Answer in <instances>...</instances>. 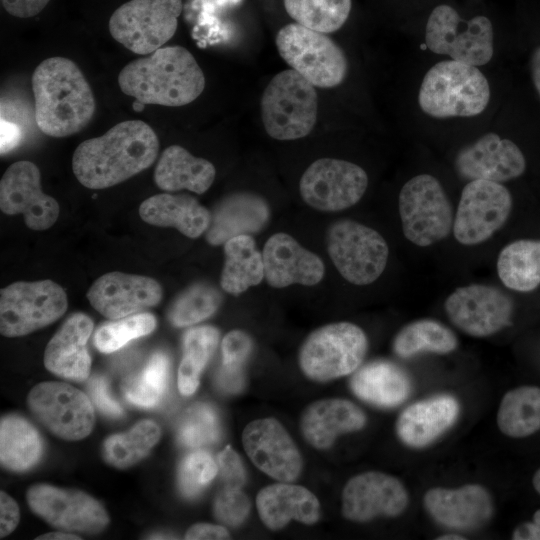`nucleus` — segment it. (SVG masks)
<instances>
[{
  "mask_svg": "<svg viewBox=\"0 0 540 540\" xmlns=\"http://www.w3.org/2000/svg\"><path fill=\"white\" fill-rule=\"evenodd\" d=\"M412 24L431 54L482 68L494 61L496 14L482 0H435Z\"/></svg>",
  "mask_w": 540,
  "mask_h": 540,
  "instance_id": "nucleus-1",
  "label": "nucleus"
},
{
  "mask_svg": "<svg viewBox=\"0 0 540 540\" xmlns=\"http://www.w3.org/2000/svg\"><path fill=\"white\" fill-rule=\"evenodd\" d=\"M484 69L446 58L434 62L416 86V110L433 124L473 123L486 116L495 88Z\"/></svg>",
  "mask_w": 540,
  "mask_h": 540,
  "instance_id": "nucleus-2",
  "label": "nucleus"
},
{
  "mask_svg": "<svg viewBox=\"0 0 540 540\" xmlns=\"http://www.w3.org/2000/svg\"><path fill=\"white\" fill-rule=\"evenodd\" d=\"M158 150V137L149 124L123 121L103 135L80 143L73 154L72 168L83 186L105 189L150 167Z\"/></svg>",
  "mask_w": 540,
  "mask_h": 540,
  "instance_id": "nucleus-3",
  "label": "nucleus"
},
{
  "mask_svg": "<svg viewBox=\"0 0 540 540\" xmlns=\"http://www.w3.org/2000/svg\"><path fill=\"white\" fill-rule=\"evenodd\" d=\"M35 122L51 137L78 133L92 120L95 99L80 68L70 59L43 60L32 75Z\"/></svg>",
  "mask_w": 540,
  "mask_h": 540,
  "instance_id": "nucleus-4",
  "label": "nucleus"
},
{
  "mask_svg": "<svg viewBox=\"0 0 540 540\" xmlns=\"http://www.w3.org/2000/svg\"><path fill=\"white\" fill-rule=\"evenodd\" d=\"M118 84L124 94L141 104L179 107L201 95L205 76L186 48L165 46L125 65Z\"/></svg>",
  "mask_w": 540,
  "mask_h": 540,
  "instance_id": "nucleus-5",
  "label": "nucleus"
},
{
  "mask_svg": "<svg viewBox=\"0 0 540 540\" xmlns=\"http://www.w3.org/2000/svg\"><path fill=\"white\" fill-rule=\"evenodd\" d=\"M261 118L267 134L276 140L307 136L318 115V95L307 79L293 69L275 75L265 88Z\"/></svg>",
  "mask_w": 540,
  "mask_h": 540,
  "instance_id": "nucleus-6",
  "label": "nucleus"
},
{
  "mask_svg": "<svg viewBox=\"0 0 540 540\" xmlns=\"http://www.w3.org/2000/svg\"><path fill=\"white\" fill-rule=\"evenodd\" d=\"M275 42L282 59L312 85L333 88L346 79L347 57L325 33L291 23L279 30Z\"/></svg>",
  "mask_w": 540,
  "mask_h": 540,
  "instance_id": "nucleus-7",
  "label": "nucleus"
},
{
  "mask_svg": "<svg viewBox=\"0 0 540 540\" xmlns=\"http://www.w3.org/2000/svg\"><path fill=\"white\" fill-rule=\"evenodd\" d=\"M368 349L364 331L350 322H337L313 331L299 351L302 372L314 381H329L353 373Z\"/></svg>",
  "mask_w": 540,
  "mask_h": 540,
  "instance_id": "nucleus-8",
  "label": "nucleus"
},
{
  "mask_svg": "<svg viewBox=\"0 0 540 540\" xmlns=\"http://www.w3.org/2000/svg\"><path fill=\"white\" fill-rule=\"evenodd\" d=\"M398 208L404 236L417 246L435 244L453 230L452 205L441 182L431 174H417L402 186Z\"/></svg>",
  "mask_w": 540,
  "mask_h": 540,
  "instance_id": "nucleus-9",
  "label": "nucleus"
},
{
  "mask_svg": "<svg viewBox=\"0 0 540 540\" xmlns=\"http://www.w3.org/2000/svg\"><path fill=\"white\" fill-rule=\"evenodd\" d=\"M182 0H130L111 15V36L131 52L148 55L175 34Z\"/></svg>",
  "mask_w": 540,
  "mask_h": 540,
  "instance_id": "nucleus-10",
  "label": "nucleus"
},
{
  "mask_svg": "<svg viewBox=\"0 0 540 540\" xmlns=\"http://www.w3.org/2000/svg\"><path fill=\"white\" fill-rule=\"evenodd\" d=\"M67 306L65 291L52 280L12 283L1 289V334L6 337L30 334L59 319Z\"/></svg>",
  "mask_w": 540,
  "mask_h": 540,
  "instance_id": "nucleus-11",
  "label": "nucleus"
},
{
  "mask_svg": "<svg viewBox=\"0 0 540 540\" xmlns=\"http://www.w3.org/2000/svg\"><path fill=\"white\" fill-rule=\"evenodd\" d=\"M328 254L344 279L368 285L383 273L389 248L374 229L353 220H339L327 232Z\"/></svg>",
  "mask_w": 540,
  "mask_h": 540,
  "instance_id": "nucleus-12",
  "label": "nucleus"
},
{
  "mask_svg": "<svg viewBox=\"0 0 540 540\" xmlns=\"http://www.w3.org/2000/svg\"><path fill=\"white\" fill-rule=\"evenodd\" d=\"M513 200L503 183L471 180L463 187L453 222L455 239L462 245L480 244L507 221Z\"/></svg>",
  "mask_w": 540,
  "mask_h": 540,
  "instance_id": "nucleus-13",
  "label": "nucleus"
},
{
  "mask_svg": "<svg viewBox=\"0 0 540 540\" xmlns=\"http://www.w3.org/2000/svg\"><path fill=\"white\" fill-rule=\"evenodd\" d=\"M368 187V175L359 165L341 159L321 158L303 173L299 190L310 207L336 212L360 201Z\"/></svg>",
  "mask_w": 540,
  "mask_h": 540,
  "instance_id": "nucleus-14",
  "label": "nucleus"
},
{
  "mask_svg": "<svg viewBox=\"0 0 540 540\" xmlns=\"http://www.w3.org/2000/svg\"><path fill=\"white\" fill-rule=\"evenodd\" d=\"M30 411L51 433L64 440H80L90 434L95 417L89 397L62 382H42L29 392Z\"/></svg>",
  "mask_w": 540,
  "mask_h": 540,
  "instance_id": "nucleus-15",
  "label": "nucleus"
},
{
  "mask_svg": "<svg viewBox=\"0 0 540 540\" xmlns=\"http://www.w3.org/2000/svg\"><path fill=\"white\" fill-rule=\"evenodd\" d=\"M26 499L36 515L63 531L97 534L109 523L102 504L80 490L37 484L27 491Z\"/></svg>",
  "mask_w": 540,
  "mask_h": 540,
  "instance_id": "nucleus-16",
  "label": "nucleus"
},
{
  "mask_svg": "<svg viewBox=\"0 0 540 540\" xmlns=\"http://www.w3.org/2000/svg\"><path fill=\"white\" fill-rule=\"evenodd\" d=\"M445 312L454 326L473 337L491 336L510 324L512 299L497 287L471 284L446 299Z\"/></svg>",
  "mask_w": 540,
  "mask_h": 540,
  "instance_id": "nucleus-17",
  "label": "nucleus"
},
{
  "mask_svg": "<svg viewBox=\"0 0 540 540\" xmlns=\"http://www.w3.org/2000/svg\"><path fill=\"white\" fill-rule=\"evenodd\" d=\"M453 165L457 175L464 180L503 183L520 177L527 163L522 150L513 140L488 131L460 148Z\"/></svg>",
  "mask_w": 540,
  "mask_h": 540,
  "instance_id": "nucleus-18",
  "label": "nucleus"
},
{
  "mask_svg": "<svg viewBox=\"0 0 540 540\" xmlns=\"http://www.w3.org/2000/svg\"><path fill=\"white\" fill-rule=\"evenodd\" d=\"M0 208L8 215L22 214L32 230H46L57 220L58 202L45 194L36 164L22 160L11 164L0 181Z\"/></svg>",
  "mask_w": 540,
  "mask_h": 540,
  "instance_id": "nucleus-19",
  "label": "nucleus"
},
{
  "mask_svg": "<svg viewBox=\"0 0 540 540\" xmlns=\"http://www.w3.org/2000/svg\"><path fill=\"white\" fill-rule=\"evenodd\" d=\"M408 492L397 478L378 471L352 477L342 492V514L366 522L377 516L396 517L408 506Z\"/></svg>",
  "mask_w": 540,
  "mask_h": 540,
  "instance_id": "nucleus-20",
  "label": "nucleus"
},
{
  "mask_svg": "<svg viewBox=\"0 0 540 540\" xmlns=\"http://www.w3.org/2000/svg\"><path fill=\"white\" fill-rule=\"evenodd\" d=\"M242 442L253 464L272 478L291 482L299 476L302 469L300 452L276 419L250 422L242 433Z\"/></svg>",
  "mask_w": 540,
  "mask_h": 540,
  "instance_id": "nucleus-21",
  "label": "nucleus"
},
{
  "mask_svg": "<svg viewBox=\"0 0 540 540\" xmlns=\"http://www.w3.org/2000/svg\"><path fill=\"white\" fill-rule=\"evenodd\" d=\"M162 294L153 278L113 271L99 277L86 296L100 314L120 319L156 306Z\"/></svg>",
  "mask_w": 540,
  "mask_h": 540,
  "instance_id": "nucleus-22",
  "label": "nucleus"
},
{
  "mask_svg": "<svg viewBox=\"0 0 540 540\" xmlns=\"http://www.w3.org/2000/svg\"><path fill=\"white\" fill-rule=\"evenodd\" d=\"M424 507L437 523L456 530L481 527L494 512L491 495L478 484L429 489L424 495Z\"/></svg>",
  "mask_w": 540,
  "mask_h": 540,
  "instance_id": "nucleus-23",
  "label": "nucleus"
},
{
  "mask_svg": "<svg viewBox=\"0 0 540 540\" xmlns=\"http://www.w3.org/2000/svg\"><path fill=\"white\" fill-rule=\"evenodd\" d=\"M264 278L274 288L292 284L312 286L324 276V264L292 236L276 233L268 238L263 252Z\"/></svg>",
  "mask_w": 540,
  "mask_h": 540,
  "instance_id": "nucleus-24",
  "label": "nucleus"
},
{
  "mask_svg": "<svg viewBox=\"0 0 540 540\" xmlns=\"http://www.w3.org/2000/svg\"><path fill=\"white\" fill-rule=\"evenodd\" d=\"M93 322L83 313L71 315L46 346L44 365L50 372L74 381L88 378L91 357L86 344Z\"/></svg>",
  "mask_w": 540,
  "mask_h": 540,
  "instance_id": "nucleus-25",
  "label": "nucleus"
},
{
  "mask_svg": "<svg viewBox=\"0 0 540 540\" xmlns=\"http://www.w3.org/2000/svg\"><path fill=\"white\" fill-rule=\"evenodd\" d=\"M459 411L457 399L449 394L420 400L408 406L398 417L397 435L409 447H426L453 426Z\"/></svg>",
  "mask_w": 540,
  "mask_h": 540,
  "instance_id": "nucleus-26",
  "label": "nucleus"
},
{
  "mask_svg": "<svg viewBox=\"0 0 540 540\" xmlns=\"http://www.w3.org/2000/svg\"><path fill=\"white\" fill-rule=\"evenodd\" d=\"M266 201L250 192H236L223 198L211 214L206 240L217 246L240 235L261 231L269 220Z\"/></svg>",
  "mask_w": 540,
  "mask_h": 540,
  "instance_id": "nucleus-27",
  "label": "nucleus"
},
{
  "mask_svg": "<svg viewBox=\"0 0 540 540\" xmlns=\"http://www.w3.org/2000/svg\"><path fill=\"white\" fill-rule=\"evenodd\" d=\"M365 413L353 402L322 399L310 404L302 413L300 427L305 439L317 449H327L345 433L361 430Z\"/></svg>",
  "mask_w": 540,
  "mask_h": 540,
  "instance_id": "nucleus-28",
  "label": "nucleus"
},
{
  "mask_svg": "<svg viewBox=\"0 0 540 540\" xmlns=\"http://www.w3.org/2000/svg\"><path fill=\"white\" fill-rule=\"evenodd\" d=\"M256 506L261 521L271 530H279L291 520L311 525L320 516L319 500L310 490L285 482L261 489Z\"/></svg>",
  "mask_w": 540,
  "mask_h": 540,
  "instance_id": "nucleus-29",
  "label": "nucleus"
},
{
  "mask_svg": "<svg viewBox=\"0 0 540 540\" xmlns=\"http://www.w3.org/2000/svg\"><path fill=\"white\" fill-rule=\"evenodd\" d=\"M139 214L146 223L160 227H174L183 235L197 238L207 231L211 213L194 197L167 193L144 200Z\"/></svg>",
  "mask_w": 540,
  "mask_h": 540,
  "instance_id": "nucleus-30",
  "label": "nucleus"
},
{
  "mask_svg": "<svg viewBox=\"0 0 540 540\" xmlns=\"http://www.w3.org/2000/svg\"><path fill=\"white\" fill-rule=\"evenodd\" d=\"M350 387L358 398L385 408L402 404L412 389L407 373L387 360L372 361L358 369Z\"/></svg>",
  "mask_w": 540,
  "mask_h": 540,
  "instance_id": "nucleus-31",
  "label": "nucleus"
},
{
  "mask_svg": "<svg viewBox=\"0 0 540 540\" xmlns=\"http://www.w3.org/2000/svg\"><path fill=\"white\" fill-rule=\"evenodd\" d=\"M215 175V167L210 161L193 156L182 146L171 145L158 160L154 181L164 191L186 189L203 194L213 184Z\"/></svg>",
  "mask_w": 540,
  "mask_h": 540,
  "instance_id": "nucleus-32",
  "label": "nucleus"
},
{
  "mask_svg": "<svg viewBox=\"0 0 540 540\" xmlns=\"http://www.w3.org/2000/svg\"><path fill=\"white\" fill-rule=\"evenodd\" d=\"M224 254L220 285L225 292L239 295L264 279L263 257L250 235H240L226 241Z\"/></svg>",
  "mask_w": 540,
  "mask_h": 540,
  "instance_id": "nucleus-33",
  "label": "nucleus"
},
{
  "mask_svg": "<svg viewBox=\"0 0 540 540\" xmlns=\"http://www.w3.org/2000/svg\"><path fill=\"white\" fill-rule=\"evenodd\" d=\"M43 443L38 431L26 419L7 415L0 423V461L10 471H26L39 461Z\"/></svg>",
  "mask_w": 540,
  "mask_h": 540,
  "instance_id": "nucleus-34",
  "label": "nucleus"
},
{
  "mask_svg": "<svg viewBox=\"0 0 540 540\" xmlns=\"http://www.w3.org/2000/svg\"><path fill=\"white\" fill-rule=\"evenodd\" d=\"M497 273L509 289H536L540 285V240L521 239L505 246L497 259Z\"/></svg>",
  "mask_w": 540,
  "mask_h": 540,
  "instance_id": "nucleus-35",
  "label": "nucleus"
},
{
  "mask_svg": "<svg viewBox=\"0 0 540 540\" xmlns=\"http://www.w3.org/2000/svg\"><path fill=\"white\" fill-rule=\"evenodd\" d=\"M497 425L513 438L529 436L540 429V388L521 386L508 391L502 398Z\"/></svg>",
  "mask_w": 540,
  "mask_h": 540,
  "instance_id": "nucleus-36",
  "label": "nucleus"
},
{
  "mask_svg": "<svg viewBox=\"0 0 540 540\" xmlns=\"http://www.w3.org/2000/svg\"><path fill=\"white\" fill-rule=\"evenodd\" d=\"M457 346L458 339L454 332L433 319H420L407 324L393 341V350L401 358H411L425 352L449 354Z\"/></svg>",
  "mask_w": 540,
  "mask_h": 540,
  "instance_id": "nucleus-37",
  "label": "nucleus"
},
{
  "mask_svg": "<svg viewBox=\"0 0 540 540\" xmlns=\"http://www.w3.org/2000/svg\"><path fill=\"white\" fill-rule=\"evenodd\" d=\"M219 341V332L212 326L194 327L184 336L183 356L178 369V388L181 394H193L200 375L212 357Z\"/></svg>",
  "mask_w": 540,
  "mask_h": 540,
  "instance_id": "nucleus-38",
  "label": "nucleus"
},
{
  "mask_svg": "<svg viewBox=\"0 0 540 540\" xmlns=\"http://www.w3.org/2000/svg\"><path fill=\"white\" fill-rule=\"evenodd\" d=\"M160 436V428L155 422L143 420L129 431L107 438L103 444V456L114 467L128 468L142 460Z\"/></svg>",
  "mask_w": 540,
  "mask_h": 540,
  "instance_id": "nucleus-39",
  "label": "nucleus"
},
{
  "mask_svg": "<svg viewBox=\"0 0 540 540\" xmlns=\"http://www.w3.org/2000/svg\"><path fill=\"white\" fill-rule=\"evenodd\" d=\"M296 23L321 33H333L347 22L352 0H283Z\"/></svg>",
  "mask_w": 540,
  "mask_h": 540,
  "instance_id": "nucleus-40",
  "label": "nucleus"
},
{
  "mask_svg": "<svg viewBox=\"0 0 540 540\" xmlns=\"http://www.w3.org/2000/svg\"><path fill=\"white\" fill-rule=\"evenodd\" d=\"M168 374V357L161 352L155 353L141 372L125 380L122 385L123 394L136 406L154 407L166 391Z\"/></svg>",
  "mask_w": 540,
  "mask_h": 540,
  "instance_id": "nucleus-41",
  "label": "nucleus"
},
{
  "mask_svg": "<svg viewBox=\"0 0 540 540\" xmlns=\"http://www.w3.org/2000/svg\"><path fill=\"white\" fill-rule=\"evenodd\" d=\"M220 303L221 295L214 287L195 284L175 300L169 319L176 327L190 326L213 315Z\"/></svg>",
  "mask_w": 540,
  "mask_h": 540,
  "instance_id": "nucleus-42",
  "label": "nucleus"
},
{
  "mask_svg": "<svg viewBox=\"0 0 540 540\" xmlns=\"http://www.w3.org/2000/svg\"><path fill=\"white\" fill-rule=\"evenodd\" d=\"M155 327L154 315L136 313L102 325L94 335V344L99 351L111 353L129 341L151 333Z\"/></svg>",
  "mask_w": 540,
  "mask_h": 540,
  "instance_id": "nucleus-43",
  "label": "nucleus"
},
{
  "mask_svg": "<svg viewBox=\"0 0 540 540\" xmlns=\"http://www.w3.org/2000/svg\"><path fill=\"white\" fill-rule=\"evenodd\" d=\"M220 436V424L215 410L205 403L191 406L178 428L179 442L188 448L212 444Z\"/></svg>",
  "mask_w": 540,
  "mask_h": 540,
  "instance_id": "nucleus-44",
  "label": "nucleus"
},
{
  "mask_svg": "<svg viewBox=\"0 0 540 540\" xmlns=\"http://www.w3.org/2000/svg\"><path fill=\"white\" fill-rule=\"evenodd\" d=\"M218 474V464L204 450H196L185 456L178 470L180 492L187 498H194Z\"/></svg>",
  "mask_w": 540,
  "mask_h": 540,
  "instance_id": "nucleus-45",
  "label": "nucleus"
},
{
  "mask_svg": "<svg viewBox=\"0 0 540 540\" xmlns=\"http://www.w3.org/2000/svg\"><path fill=\"white\" fill-rule=\"evenodd\" d=\"M250 506V501L241 488L223 486L215 498L214 514L223 524L237 527L247 518Z\"/></svg>",
  "mask_w": 540,
  "mask_h": 540,
  "instance_id": "nucleus-46",
  "label": "nucleus"
},
{
  "mask_svg": "<svg viewBox=\"0 0 540 540\" xmlns=\"http://www.w3.org/2000/svg\"><path fill=\"white\" fill-rule=\"evenodd\" d=\"M222 364L243 366L252 351L251 338L241 330L227 333L221 345Z\"/></svg>",
  "mask_w": 540,
  "mask_h": 540,
  "instance_id": "nucleus-47",
  "label": "nucleus"
},
{
  "mask_svg": "<svg viewBox=\"0 0 540 540\" xmlns=\"http://www.w3.org/2000/svg\"><path fill=\"white\" fill-rule=\"evenodd\" d=\"M218 473L225 487L241 488L245 482V470L239 455L226 446L218 455Z\"/></svg>",
  "mask_w": 540,
  "mask_h": 540,
  "instance_id": "nucleus-48",
  "label": "nucleus"
},
{
  "mask_svg": "<svg viewBox=\"0 0 540 540\" xmlns=\"http://www.w3.org/2000/svg\"><path fill=\"white\" fill-rule=\"evenodd\" d=\"M89 395L97 408L106 416L117 418L122 416L120 404L113 398L105 378L93 377L88 384Z\"/></svg>",
  "mask_w": 540,
  "mask_h": 540,
  "instance_id": "nucleus-49",
  "label": "nucleus"
},
{
  "mask_svg": "<svg viewBox=\"0 0 540 540\" xmlns=\"http://www.w3.org/2000/svg\"><path fill=\"white\" fill-rule=\"evenodd\" d=\"M245 383L243 366L222 364L216 375V384L222 392L238 393Z\"/></svg>",
  "mask_w": 540,
  "mask_h": 540,
  "instance_id": "nucleus-50",
  "label": "nucleus"
},
{
  "mask_svg": "<svg viewBox=\"0 0 540 540\" xmlns=\"http://www.w3.org/2000/svg\"><path fill=\"white\" fill-rule=\"evenodd\" d=\"M20 518L17 503L8 494L0 492V537L9 535L18 525Z\"/></svg>",
  "mask_w": 540,
  "mask_h": 540,
  "instance_id": "nucleus-51",
  "label": "nucleus"
},
{
  "mask_svg": "<svg viewBox=\"0 0 540 540\" xmlns=\"http://www.w3.org/2000/svg\"><path fill=\"white\" fill-rule=\"evenodd\" d=\"M50 0H1L3 8L12 16L30 18L39 14Z\"/></svg>",
  "mask_w": 540,
  "mask_h": 540,
  "instance_id": "nucleus-52",
  "label": "nucleus"
},
{
  "mask_svg": "<svg viewBox=\"0 0 540 540\" xmlns=\"http://www.w3.org/2000/svg\"><path fill=\"white\" fill-rule=\"evenodd\" d=\"M228 531L221 525L198 523L191 526L186 534L185 539L200 540V539H228Z\"/></svg>",
  "mask_w": 540,
  "mask_h": 540,
  "instance_id": "nucleus-53",
  "label": "nucleus"
},
{
  "mask_svg": "<svg viewBox=\"0 0 540 540\" xmlns=\"http://www.w3.org/2000/svg\"><path fill=\"white\" fill-rule=\"evenodd\" d=\"M529 68L533 87L540 99V44H538L531 52Z\"/></svg>",
  "mask_w": 540,
  "mask_h": 540,
  "instance_id": "nucleus-54",
  "label": "nucleus"
},
{
  "mask_svg": "<svg viewBox=\"0 0 540 540\" xmlns=\"http://www.w3.org/2000/svg\"><path fill=\"white\" fill-rule=\"evenodd\" d=\"M514 540H540V531L533 522L518 526L512 535Z\"/></svg>",
  "mask_w": 540,
  "mask_h": 540,
  "instance_id": "nucleus-55",
  "label": "nucleus"
},
{
  "mask_svg": "<svg viewBox=\"0 0 540 540\" xmlns=\"http://www.w3.org/2000/svg\"><path fill=\"white\" fill-rule=\"evenodd\" d=\"M435 0H406L407 14L413 23Z\"/></svg>",
  "mask_w": 540,
  "mask_h": 540,
  "instance_id": "nucleus-56",
  "label": "nucleus"
},
{
  "mask_svg": "<svg viewBox=\"0 0 540 540\" xmlns=\"http://www.w3.org/2000/svg\"><path fill=\"white\" fill-rule=\"evenodd\" d=\"M36 539L37 540H75V539L80 540L81 537L71 532L59 531V532H50V533L43 534L41 536H38Z\"/></svg>",
  "mask_w": 540,
  "mask_h": 540,
  "instance_id": "nucleus-57",
  "label": "nucleus"
},
{
  "mask_svg": "<svg viewBox=\"0 0 540 540\" xmlns=\"http://www.w3.org/2000/svg\"><path fill=\"white\" fill-rule=\"evenodd\" d=\"M437 540H465L466 538L458 534H447L436 538Z\"/></svg>",
  "mask_w": 540,
  "mask_h": 540,
  "instance_id": "nucleus-58",
  "label": "nucleus"
},
{
  "mask_svg": "<svg viewBox=\"0 0 540 540\" xmlns=\"http://www.w3.org/2000/svg\"><path fill=\"white\" fill-rule=\"evenodd\" d=\"M533 486L535 490L540 494V469L534 474Z\"/></svg>",
  "mask_w": 540,
  "mask_h": 540,
  "instance_id": "nucleus-59",
  "label": "nucleus"
},
{
  "mask_svg": "<svg viewBox=\"0 0 540 540\" xmlns=\"http://www.w3.org/2000/svg\"><path fill=\"white\" fill-rule=\"evenodd\" d=\"M535 526L538 528V530L540 531V509L537 510L534 515H533V521H532Z\"/></svg>",
  "mask_w": 540,
  "mask_h": 540,
  "instance_id": "nucleus-60",
  "label": "nucleus"
}]
</instances>
